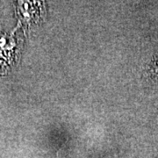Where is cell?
Returning <instances> with one entry per match:
<instances>
[{"label":"cell","instance_id":"cell-1","mask_svg":"<svg viewBox=\"0 0 158 158\" xmlns=\"http://www.w3.org/2000/svg\"><path fill=\"white\" fill-rule=\"evenodd\" d=\"M156 71H157L158 73V61L156 62Z\"/></svg>","mask_w":158,"mask_h":158}]
</instances>
